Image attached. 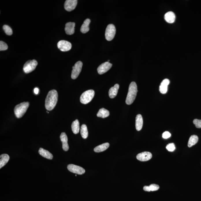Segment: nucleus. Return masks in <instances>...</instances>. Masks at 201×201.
I'll return each mask as SVG.
<instances>
[{
	"label": "nucleus",
	"instance_id": "3",
	"mask_svg": "<svg viewBox=\"0 0 201 201\" xmlns=\"http://www.w3.org/2000/svg\"><path fill=\"white\" fill-rule=\"evenodd\" d=\"M29 103L28 102H23L18 104L14 108V113L17 118H20L23 116L29 107Z\"/></svg>",
	"mask_w": 201,
	"mask_h": 201
},
{
	"label": "nucleus",
	"instance_id": "9",
	"mask_svg": "<svg viewBox=\"0 0 201 201\" xmlns=\"http://www.w3.org/2000/svg\"><path fill=\"white\" fill-rule=\"evenodd\" d=\"M72 44L70 42L65 40H60L58 42L57 47L61 51H67L72 48Z\"/></svg>",
	"mask_w": 201,
	"mask_h": 201
},
{
	"label": "nucleus",
	"instance_id": "10",
	"mask_svg": "<svg viewBox=\"0 0 201 201\" xmlns=\"http://www.w3.org/2000/svg\"><path fill=\"white\" fill-rule=\"evenodd\" d=\"M112 66V64L109 62H107L103 63L98 67L97 69L98 73L100 75L104 74L109 70Z\"/></svg>",
	"mask_w": 201,
	"mask_h": 201
},
{
	"label": "nucleus",
	"instance_id": "30",
	"mask_svg": "<svg viewBox=\"0 0 201 201\" xmlns=\"http://www.w3.org/2000/svg\"><path fill=\"white\" fill-rule=\"evenodd\" d=\"M160 92L162 94H165L167 92L168 87L160 85L159 86Z\"/></svg>",
	"mask_w": 201,
	"mask_h": 201
},
{
	"label": "nucleus",
	"instance_id": "33",
	"mask_svg": "<svg viewBox=\"0 0 201 201\" xmlns=\"http://www.w3.org/2000/svg\"><path fill=\"white\" fill-rule=\"evenodd\" d=\"M170 83V81L168 79H165L163 80L162 81L161 83V85L168 87V86L169 84Z\"/></svg>",
	"mask_w": 201,
	"mask_h": 201
},
{
	"label": "nucleus",
	"instance_id": "11",
	"mask_svg": "<svg viewBox=\"0 0 201 201\" xmlns=\"http://www.w3.org/2000/svg\"><path fill=\"white\" fill-rule=\"evenodd\" d=\"M77 0H67L64 3V8L68 11H71L75 8L77 6Z\"/></svg>",
	"mask_w": 201,
	"mask_h": 201
},
{
	"label": "nucleus",
	"instance_id": "19",
	"mask_svg": "<svg viewBox=\"0 0 201 201\" xmlns=\"http://www.w3.org/2000/svg\"><path fill=\"white\" fill-rule=\"evenodd\" d=\"M90 22L91 21L89 19H87L84 21L81 28V31L82 33H86L90 30L89 25Z\"/></svg>",
	"mask_w": 201,
	"mask_h": 201
},
{
	"label": "nucleus",
	"instance_id": "34",
	"mask_svg": "<svg viewBox=\"0 0 201 201\" xmlns=\"http://www.w3.org/2000/svg\"><path fill=\"white\" fill-rule=\"evenodd\" d=\"M38 92H39V89H38V88H35L34 89V93L35 94H36L37 95L38 94Z\"/></svg>",
	"mask_w": 201,
	"mask_h": 201
},
{
	"label": "nucleus",
	"instance_id": "12",
	"mask_svg": "<svg viewBox=\"0 0 201 201\" xmlns=\"http://www.w3.org/2000/svg\"><path fill=\"white\" fill-rule=\"evenodd\" d=\"M152 154L148 152H144L137 155L136 158L140 161H147L151 159Z\"/></svg>",
	"mask_w": 201,
	"mask_h": 201
},
{
	"label": "nucleus",
	"instance_id": "7",
	"mask_svg": "<svg viewBox=\"0 0 201 201\" xmlns=\"http://www.w3.org/2000/svg\"><path fill=\"white\" fill-rule=\"evenodd\" d=\"M83 64L81 61H78L72 67L71 78L73 79H75L78 78L82 70Z\"/></svg>",
	"mask_w": 201,
	"mask_h": 201
},
{
	"label": "nucleus",
	"instance_id": "24",
	"mask_svg": "<svg viewBox=\"0 0 201 201\" xmlns=\"http://www.w3.org/2000/svg\"><path fill=\"white\" fill-rule=\"evenodd\" d=\"M198 138L196 135H193L191 136L189 138V142H188V146L189 147H191L198 143Z\"/></svg>",
	"mask_w": 201,
	"mask_h": 201
},
{
	"label": "nucleus",
	"instance_id": "32",
	"mask_svg": "<svg viewBox=\"0 0 201 201\" xmlns=\"http://www.w3.org/2000/svg\"><path fill=\"white\" fill-rule=\"evenodd\" d=\"M171 134L168 131H165L162 134V137L165 139H167L171 137Z\"/></svg>",
	"mask_w": 201,
	"mask_h": 201
},
{
	"label": "nucleus",
	"instance_id": "21",
	"mask_svg": "<svg viewBox=\"0 0 201 201\" xmlns=\"http://www.w3.org/2000/svg\"><path fill=\"white\" fill-rule=\"evenodd\" d=\"M0 158V168L1 169L8 163L10 158L8 155L3 154L1 155Z\"/></svg>",
	"mask_w": 201,
	"mask_h": 201
},
{
	"label": "nucleus",
	"instance_id": "25",
	"mask_svg": "<svg viewBox=\"0 0 201 201\" xmlns=\"http://www.w3.org/2000/svg\"><path fill=\"white\" fill-rule=\"evenodd\" d=\"M159 189V185L156 184H152L149 186L144 187V190L145 191L150 192V191H155Z\"/></svg>",
	"mask_w": 201,
	"mask_h": 201
},
{
	"label": "nucleus",
	"instance_id": "15",
	"mask_svg": "<svg viewBox=\"0 0 201 201\" xmlns=\"http://www.w3.org/2000/svg\"><path fill=\"white\" fill-rule=\"evenodd\" d=\"M164 18L167 23H172L175 21L176 15L172 11L168 12L165 14Z\"/></svg>",
	"mask_w": 201,
	"mask_h": 201
},
{
	"label": "nucleus",
	"instance_id": "29",
	"mask_svg": "<svg viewBox=\"0 0 201 201\" xmlns=\"http://www.w3.org/2000/svg\"><path fill=\"white\" fill-rule=\"evenodd\" d=\"M166 149L170 152H173L176 149L175 146L173 143H171L168 144L166 146Z\"/></svg>",
	"mask_w": 201,
	"mask_h": 201
},
{
	"label": "nucleus",
	"instance_id": "27",
	"mask_svg": "<svg viewBox=\"0 0 201 201\" xmlns=\"http://www.w3.org/2000/svg\"><path fill=\"white\" fill-rule=\"evenodd\" d=\"M3 29L6 35L11 36L12 34V30L8 25H5L3 26Z\"/></svg>",
	"mask_w": 201,
	"mask_h": 201
},
{
	"label": "nucleus",
	"instance_id": "6",
	"mask_svg": "<svg viewBox=\"0 0 201 201\" xmlns=\"http://www.w3.org/2000/svg\"><path fill=\"white\" fill-rule=\"evenodd\" d=\"M116 33L115 27L113 24H109L107 27L106 30H105V38L107 41L112 40L114 38Z\"/></svg>",
	"mask_w": 201,
	"mask_h": 201
},
{
	"label": "nucleus",
	"instance_id": "17",
	"mask_svg": "<svg viewBox=\"0 0 201 201\" xmlns=\"http://www.w3.org/2000/svg\"><path fill=\"white\" fill-rule=\"evenodd\" d=\"M143 120L141 114H138L136 118V128L137 131H140L142 128Z\"/></svg>",
	"mask_w": 201,
	"mask_h": 201
},
{
	"label": "nucleus",
	"instance_id": "8",
	"mask_svg": "<svg viewBox=\"0 0 201 201\" xmlns=\"http://www.w3.org/2000/svg\"><path fill=\"white\" fill-rule=\"evenodd\" d=\"M67 168L68 170L70 172L77 174L82 175L85 172V170L82 167L75 165H68Z\"/></svg>",
	"mask_w": 201,
	"mask_h": 201
},
{
	"label": "nucleus",
	"instance_id": "26",
	"mask_svg": "<svg viewBox=\"0 0 201 201\" xmlns=\"http://www.w3.org/2000/svg\"><path fill=\"white\" fill-rule=\"evenodd\" d=\"M81 134L83 138L87 139L88 136V133L87 126L85 124H83L81 126Z\"/></svg>",
	"mask_w": 201,
	"mask_h": 201
},
{
	"label": "nucleus",
	"instance_id": "5",
	"mask_svg": "<svg viewBox=\"0 0 201 201\" xmlns=\"http://www.w3.org/2000/svg\"><path fill=\"white\" fill-rule=\"evenodd\" d=\"M38 63L35 60H29L27 62L23 67V70L26 73L31 72L35 69Z\"/></svg>",
	"mask_w": 201,
	"mask_h": 201
},
{
	"label": "nucleus",
	"instance_id": "22",
	"mask_svg": "<svg viewBox=\"0 0 201 201\" xmlns=\"http://www.w3.org/2000/svg\"><path fill=\"white\" fill-rule=\"evenodd\" d=\"M109 112L107 109L102 108L99 110L97 114V116L101 117L102 118H105L109 117Z\"/></svg>",
	"mask_w": 201,
	"mask_h": 201
},
{
	"label": "nucleus",
	"instance_id": "28",
	"mask_svg": "<svg viewBox=\"0 0 201 201\" xmlns=\"http://www.w3.org/2000/svg\"><path fill=\"white\" fill-rule=\"evenodd\" d=\"M8 49V46L5 42L1 41L0 42V50L1 51H4Z\"/></svg>",
	"mask_w": 201,
	"mask_h": 201
},
{
	"label": "nucleus",
	"instance_id": "23",
	"mask_svg": "<svg viewBox=\"0 0 201 201\" xmlns=\"http://www.w3.org/2000/svg\"><path fill=\"white\" fill-rule=\"evenodd\" d=\"M71 127L72 131L74 134H78L79 132L80 126L78 120H76L75 121H73Z\"/></svg>",
	"mask_w": 201,
	"mask_h": 201
},
{
	"label": "nucleus",
	"instance_id": "31",
	"mask_svg": "<svg viewBox=\"0 0 201 201\" xmlns=\"http://www.w3.org/2000/svg\"><path fill=\"white\" fill-rule=\"evenodd\" d=\"M193 123L197 128H201V120L197 119H194Z\"/></svg>",
	"mask_w": 201,
	"mask_h": 201
},
{
	"label": "nucleus",
	"instance_id": "4",
	"mask_svg": "<svg viewBox=\"0 0 201 201\" xmlns=\"http://www.w3.org/2000/svg\"><path fill=\"white\" fill-rule=\"evenodd\" d=\"M95 95V92L93 90H87L81 95L80 101L82 104H86L89 103L93 98Z\"/></svg>",
	"mask_w": 201,
	"mask_h": 201
},
{
	"label": "nucleus",
	"instance_id": "20",
	"mask_svg": "<svg viewBox=\"0 0 201 201\" xmlns=\"http://www.w3.org/2000/svg\"><path fill=\"white\" fill-rule=\"evenodd\" d=\"M109 146V143H105L104 144H101V145L98 146L96 147L94 149V151L95 152H103L107 150Z\"/></svg>",
	"mask_w": 201,
	"mask_h": 201
},
{
	"label": "nucleus",
	"instance_id": "13",
	"mask_svg": "<svg viewBox=\"0 0 201 201\" xmlns=\"http://www.w3.org/2000/svg\"><path fill=\"white\" fill-rule=\"evenodd\" d=\"M60 139L62 144L63 150L65 151H67L69 150V146L68 143V137L66 134L64 132L62 133L60 136Z\"/></svg>",
	"mask_w": 201,
	"mask_h": 201
},
{
	"label": "nucleus",
	"instance_id": "16",
	"mask_svg": "<svg viewBox=\"0 0 201 201\" xmlns=\"http://www.w3.org/2000/svg\"><path fill=\"white\" fill-rule=\"evenodd\" d=\"M119 88V85L116 84L113 87H112L109 91V96L111 98H113L116 97L118 92Z\"/></svg>",
	"mask_w": 201,
	"mask_h": 201
},
{
	"label": "nucleus",
	"instance_id": "1",
	"mask_svg": "<svg viewBox=\"0 0 201 201\" xmlns=\"http://www.w3.org/2000/svg\"><path fill=\"white\" fill-rule=\"evenodd\" d=\"M58 95L57 91L53 90L49 91L45 100V107L47 110H53L57 103Z\"/></svg>",
	"mask_w": 201,
	"mask_h": 201
},
{
	"label": "nucleus",
	"instance_id": "18",
	"mask_svg": "<svg viewBox=\"0 0 201 201\" xmlns=\"http://www.w3.org/2000/svg\"><path fill=\"white\" fill-rule=\"evenodd\" d=\"M38 153L42 157L47 158V159H52L53 158V156L51 153H50L48 151L43 149V148H40L39 150H38Z\"/></svg>",
	"mask_w": 201,
	"mask_h": 201
},
{
	"label": "nucleus",
	"instance_id": "2",
	"mask_svg": "<svg viewBox=\"0 0 201 201\" xmlns=\"http://www.w3.org/2000/svg\"><path fill=\"white\" fill-rule=\"evenodd\" d=\"M137 88L135 82H131L129 87L128 92L126 97V103L127 105H131L133 103L137 95Z\"/></svg>",
	"mask_w": 201,
	"mask_h": 201
},
{
	"label": "nucleus",
	"instance_id": "14",
	"mask_svg": "<svg viewBox=\"0 0 201 201\" xmlns=\"http://www.w3.org/2000/svg\"><path fill=\"white\" fill-rule=\"evenodd\" d=\"M75 23L69 22L66 23L65 25V31L66 33L68 35H71L73 34L75 32Z\"/></svg>",
	"mask_w": 201,
	"mask_h": 201
}]
</instances>
